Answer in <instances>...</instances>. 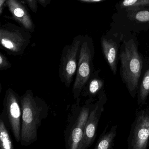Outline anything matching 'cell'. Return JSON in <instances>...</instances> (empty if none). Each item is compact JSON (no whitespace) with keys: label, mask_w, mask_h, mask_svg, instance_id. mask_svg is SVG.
Listing matches in <instances>:
<instances>
[{"label":"cell","mask_w":149,"mask_h":149,"mask_svg":"<svg viewBox=\"0 0 149 149\" xmlns=\"http://www.w3.org/2000/svg\"><path fill=\"white\" fill-rule=\"evenodd\" d=\"M22 110L21 144L29 146L38 139V130L47 118L49 108L46 101L35 96L33 91L27 90L21 96Z\"/></svg>","instance_id":"1"},{"label":"cell","mask_w":149,"mask_h":149,"mask_svg":"<svg viewBox=\"0 0 149 149\" xmlns=\"http://www.w3.org/2000/svg\"><path fill=\"white\" fill-rule=\"evenodd\" d=\"M70 106L64 132L65 148L78 149L82 139L90 113L97 99H88L83 102L81 97Z\"/></svg>","instance_id":"2"},{"label":"cell","mask_w":149,"mask_h":149,"mask_svg":"<svg viewBox=\"0 0 149 149\" xmlns=\"http://www.w3.org/2000/svg\"><path fill=\"white\" fill-rule=\"evenodd\" d=\"M119 74L122 81L125 85L132 98L137 97L139 81L143 68V61L133 41L125 43L119 55Z\"/></svg>","instance_id":"3"},{"label":"cell","mask_w":149,"mask_h":149,"mask_svg":"<svg viewBox=\"0 0 149 149\" xmlns=\"http://www.w3.org/2000/svg\"><path fill=\"white\" fill-rule=\"evenodd\" d=\"M3 109L0 117L12 131L17 143L20 142L22 110L21 96L15 91L9 88L6 91L3 99Z\"/></svg>","instance_id":"4"},{"label":"cell","mask_w":149,"mask_h":149,"mask_svg":"<svg viewBox=\"0 0 149 149\" xmlns=\"http://www.w3.org/2000/svg\"><path fill=\"white\" fill-rule=\"evenodd\" d=\"M31 38L28 30L12 23L2 25L0 28L1 44L9 55L22 54L28 46Z\"/></svg>","instance_id":"5"},{"label":"cell","mask_w":149,"mask_h":149,"mask_svg":"<svg viewBox=\"0 0 149 149\" xmlns=\"http://www.w3.org/2000/svg\"><path fill=\"white\" fill-rule=\"evenodd\" d=\"M94 49L88 41L82 37L76 77L72 88L74 99L81 97L86 83L94 72Z\"/></svg>","instance_id":"6"},{"label":"cell","mask_w":149,"mask_h":149,"mask_svg":"<svg viewBox=\"0 0 149 149\" xmlns=\"http://www.w3.org/2000/svg\"><path fill=\"white\" fill-rule=\"evenodd\" d=\"M82 36H76L72 44L64 47L59 65L60 80L65 87L69 88L76 74Z\"/></svg>","instance_id":"7"},{"label":"cell","mask_w":149,"mask_h":149,"mask_svg":"<svg viewBox=\"0 0 149 149\" xmlns=\"http://www.w3.org/2000/svg\"><path fill=\"white\" fill-rule=\"evenodd\" d=\"M128 149H146L149 145V107L137 109L127 139Z\"/></svg>","instance_id":"8"},{"label":"cell","mask_w":149,"mask_h":149,"mask_svg":"<svg viewBox=\"0 0 149 149\" xmlns=\"http://www.w3.org/2000/svg\"><path fill=\"white\" fill-rule=\"evenodd\" d=\"M97 99L88 118L82 139L78 149H87L92 146L97 136V131L107 97L104 89L97 95Z\"/></svg>","instance_id":"9"},{"label":"cell","mask_w":149,"mask_h":149,"mask_svg":"<svg viewBox=\"0 0 149 149\" xmlns=\"http://www.w3.org/2000/svg\"><path fill=\"white\" fill-rule=\"evenodd\" d=\"M6 4L15 21L29 31H34L35 25L27 8L19 0H7Z\"/></svg>","instance_id":"10"},{"label":"cell","mask_w":149,"mask_h":149,"mask_svg":"<svg viewBox=\"0 0 149 149\" xmlns=\"http://www.w3.org/2000/svg\"><path fill=\"white\" fill-rule=\"evenodd\" d=\"M104 56L111 72L116 75L117 72L118 63V47L117 44L112 40L102 38L101 41Z\"/></svg>","instance_id":"11"},{"label":"cell","mask_w":149,"mask_h":149,"mask_svg":"<svg viewBox=\"0 0 149 149\" xmlns=\"http://www.w3.org/2000/svg\"><path fill=\"white\" fill-rule=\"evenodd\" d=\"M100 73V70L93 72L83 89L81 96L93 99L104 89V81L99 76Z\"/></svg>","instance_id":"12"},{"label":"cell","mask_w":149,"mask_h":149,"mask_svg":"<svg viewBox=\"0 0 149 149\" xmlns=\"http://www.w3.org/2000/svg\"><path fill=\"white\" fill-rule=\"evenodd\" d=\"M145 66L143 64L142 78H140L137 94V102L139 109L147 104L149 95V64Z\"/></svg>","instance_id":"13"},{"label":"cell","mask_w":149,"mask_h":149,"mask_svg":"<svg viewBox=\"0 0 149 149\" xmlns=\"http://www.w3.org/2000/svg\"><path fill=\"white\" fill-rule=\"evenodd\" d=\"M109 125H107L100 135L95 146V149H112L114 147V140L117 134V125H113L108 131Z\"/></svg>","instance_id":"14"},{"label":"cell","mask_w":149,"mask_h":149,"mask_svg":"<svg viewBox=\"0 0 149 149\" xmlns=\"http://www.w3.org/2000/svg\"><path fill=\"white\" fill-rule=\"evenodd\" d=\"M9 127L2 118L0 117V149H14L12 137L9 132Z\"/></svg>","instance_id":"15"},{"label":"cell","mask_w":149,"mask_h":149,"mask_svg":"<svg viewBox=\"0 0 149 149\" xmlns=\"http://www.w3.org/2000/svg\"><path fill=\"white\" fill-rule=\"evenodd\" d=\"M149 6V0H123L121 4V8H126L128 10L139 9L142 7Z\"/></svg>","instance_id":"16"},{"label":"cell","mask_w":149,"mask_h":149,"mask_svg":"<svg viewBox=\"0 0 149 149\" xmlns=\"http://www.w3.org/2000/svg\"><path fill=\"white\" fill-rule=\"evenodd\" d=\"M131 11H132L131 16L133 19L141 22L149 21V10H139V9H136Z\"/></svg>","instance_id":"17"},{"label":"cell","mask_w":149,"mask_h":149,"mask_svg":"<svg viewBox=\"0 0 149 149\" xmlns=\"http://www.w3.org/2000/svg\"><path fill=\"white\" fill-rule=\"evenodd\" d=\"M12 64L7 57L2 53H0V70H7L11 68Z\"/></svg>","instance_id":"18"},{"label":"cell","mask_w":149,"mask_h":149,"mask_svg":"<svg viewBox=\"0 0 149 149\" xmlns=\"http://www.w3.org/2000/svg\"><path fill=\"white\" fill-rule=\"evenodd\" d=\"M29 6L32 11L36 13L37 11V0H26Z\"/></svg>","instance_id":"19"},{"label":"cell","mask_w":149,"mask_h":149,"mask_svg":"<svg viewBox=\"0 0 149 149\" xmlns=\"http://www.w3.org/2000/svg\"><path fill=\"white\" fill-rule=\"evenodd\" d=\"M7 0H0V15H2L4 7L5 4Z\"/></svg>","instance_id":"20"},{"label":"cell","mask_w":149,"mask_h":149,"mask_svg":"<svg viewBox=\"0 0 149 149\" xmlns=\"http://www.w3.org/2000/svg\"><path fill=\"white\" fill-rule=\"evenodd\" d=\"M79 1L84 2H88V3H94V2H100L104 0H78Z\"/></svg>","instance_id":"21"},{"label":"cell","mask_w":149,"mask_h":149,"mask_svg":"<svg viewBox=\"0 0 149 149\" xmlns=\"http://www.w3.org/2000/svg\"><path fill=\"white\" fill-rule=\"evenodd\" d=\"M39 3L44 7H46L48 3V0H38Z\"/></svg>","instance_id":"22"}]
</instances>
